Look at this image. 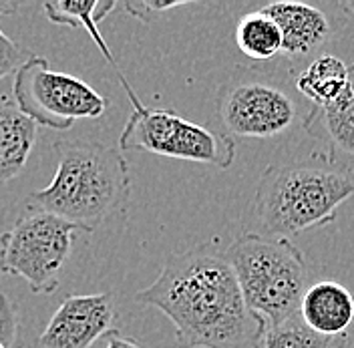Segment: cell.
I'll return each mask as SVG.
<instances>
[{
  "label": "cell",
  "instance_id": "cell-18",
  "mask_svg": "<svg viewBox=\"0 0 354 348\" xmlns=\"http://www.w3.org/2000/svg\"><path fill=\"white\" fill-rule=\"evenodd\" d=\"M0 342L6 348H21L19 308L6 294H0Z\"/></svg>",
  "mask_w": 354,
  "mask_h": 348
},
{
  "label": "cell",
  "instance_id": "cell-20",
  "mask_svg": "<svg viewBox=\"0 0 354 348\" xmlns=\"http://www.w3.org/2000/svg\"><path fill=\"white\" fill-rule=\"evenodd\" d=\"M30 55H26L21 48V44H17L2 28H0V81L6 79L8 75H15L19 71V66L28 59Z\"/></svg>",
  "mask_w": 354,
  "mask_h": 348
},
{
  "label": "cell",
  "instance_id": "cell-13",
  "mask_svg": "<svg viewBox=\"0 0 354 348\" xmlns=\"http://www.w3.org/2000/svg\"><path fill=\"white\" fill-rule=\"evenodd\" d=\"M37 143V123L10 99L0 101V185L22 174Z\"/></svg>",
  "mask_w": 354,
  "mask_h": 348
},
{
  "label": "cell",
  "instance_id": "cell-11",
  "mask_svg": "<svg viewBox=\"0 0 354 348\" xmlns=\"http://www.w3.org/2000/svg\"><path fill=\"white\" fill-rule=\"evenodd\" d=\"M348 75L344 95L330 107L312 111L304 129L322 145L328 159L354 165V65L348 66Z\"/></svg>",
  "mask_w": 354,
  "mask_h": 348
},
{
  "label": "cell",
  "instance_id": "cell-4",
  "mask_svg": "<svg viewBox=\"0 0 354 348\" xmlns=\"http://www.w3.org/2000/svg\"><path fill=\"white\" fill-rule=\"evenodd\" d=\"M216 107L230 137L258 141H278L304 129L314 111L290 71L245 65L230 71L218 89Z\"/></svg>",
  "mask_w": 354,
  "mask_h": 348
},
{
  "label": "cell",
  "instance_id": "cell-10",
  "mask_svg": "<svg viewBox=\"0 0 354 348\" xmlns=\"http://www.w3.org/2000/svg\"><path fill=\"white\" fill-rule=\"evenodd\" d=\"M262 10L280 26V55H284L294 77L330 43L340 24L334 19L336 15H330L326 8L304 2H270Z\"/></svg>",
  "mask_w": 354,
  "mask_h": 348
},
{
  "label": "cell",
  "instance_id": "cell-22",
  "mask_svg": "<svg viewBox=\"0 0 354 348\" xmlns=\"http://www.w3.org/2000/svg\"><path fill=\"white\" fill-rule=\"evenodd\" d=\"M22 6H24V2H10V0H0V15H6V17H10V15L19 12Z\"/></svg>",
  "mask_w": 354,
  "mask_h": 348
},
{
  "label": "cell",
  "instance_id": "cell-7",
  "mask_svg": "<svg viewBox=\"0 0 354 348\" xmlns=\"http://www.w3.org/2000/svg\"><path fill=\"white\" fill-rule=\"evenodd\" d=\"M81 232L85 230L66 219L26 208L17 223L0 236V272L22 278L32 294H53L75 236Z\"/></svg>",
  "mask_w": 354,
  "mask_h": 348
},
{
  "label": "cell",
  "instance_id": "cell-8",
  "mask_svg": "<svg viewBox=\"0 0 354 348\" xmlns=\"http://www.w3.org/2000/svg\"><path fill=\"white\" fill-rule=\"evenodd\" d=\"M12 101L37 125L48 129H71L79 119H99L107 101L83 79L59 73L48 61L30 55L15 73Z\"/></svg>",
  "mask_w": 354,
  "mask_h": 348
},
{
  "label": "cell",
  "instance_id": "cell-16",
  "mask_svg": "<svg viewBox=\"0 0 354 348\" xmlns=\"http://www.w3.org/2000/svg\"><path fill=\"white\" fill-rule=\"evenodd\" d=\"M234 39L238 48L250 61L264 63L272 61L282 53V33L272 17H268L262 8L254 12H245L236 24Z\"/></svg>",
  "mask_w": 354,
  "mask_h": 348
},
{
  "label": "cell",
  "instance_id": "cell-19",
  "mask_svg": "<svg viewBox=\"0 0 354 348\" xmlns=\"http://www.w3.org/2000/svg\"><path fill=\"white\" fill-rule=\"evenodd\" d=\"M189 2H167V0H127L125 10L133 19L141 21L143 24H151L167 10H176L181 6H187Z\"/></svg>",
  "mask_w": 354,
  "mask_h": 348
},
{
  "label": "cell",
  "instance_id": "cell-5",
  "mask_svg": "<svg viewBox=\"0 0 354 348\" xmlns=\"http://www.w3.org/2000/svg\"><path fill=\"white\" fill-rule=\"evenodd\" d=\"M225 258L236 272L245 304L268 327L300 312L308 288V264L294 241L284 236L243 232L227 246Z\"/></svg>",
  "mask_w": 354,
  "mask_h": 348
},
{
  "label": "cell",
  "instance_id": "cell-3",
  "mask_svg": "<svg viewBox=\"0 0 354 348\" xmlns=\"http://www.w3.org/2000/svg\"><path fill=\"white\" fill-rule=\"evenodd\" d=\"M353 196L354 165L314 153L304 161L268 165L252 208L264 236L288 238L332 223L338 208Z\"/></svg>",
  "mask_w": 354,
  "mask_h": 348
},
{
  "label": "cell",
  "instance_id": "cell-1",
  "mask_svg": "<svg viewBox=\"0 0 354 348\" xmlns=\"http://www.w3.org/2000/svg\"><path fill=\"white\" fill-rule=\"evenodd\" d=\"M176 327V348H262L268 322L245 304L218 239L171 254L157 280L139 290Z\"/></svg>",
  "mask_w": 354,
  "mask_h": 348
},
{
  "label": "cell",
  "instance_id": "cell-15",
  "mask_svg": "<svg viewBox=\"0 0 354 348\" xmlns=\"http://www.w3.org/2000/svg\"><path fill=\"white\" fill-rule=\"evenodd\" d=\"M117 2L113 0H91V2H71V0H50L44 2L43 10L46 19L55 24L61 26H71V28H81L88 35V39L97 44V48L101 51V55L105 57V61L109 63L115 73L119 75V66L109 51V46L105 43L101 30H99V22H103L111 12L115 10Z\"/></svg>",
  "mask_w": 354,
  "mask_h": 348
},
{
  "label": "cell",
  "instance_id": "cell-6",
  "mask_svg": "<svg viewBox=\"0 0 354 348\" xmlns=\"http://www.w3.org/2000/svg\"><path fill=\"white\" fill-rule=\"evenodd\" d=\"M119 83L131 103V115L119 135L121 152H141L167 159L196 161L227 170L236 159V143L230 135L181 117L174 109H155L139 101L125 75Z\"/></svg>",
  "mask_w": 354,
  "mask_h": 348
},
{
  "label": "cell",
  "instance_id": "cell-17",
  "mask_svg": "<svg viewBox=\"0 0 354 348\" xmlns=\"http://www.w3.org/2000/svg\"><path fill=\"white\" fill-rule=\"evenodd\" d=\"M346 336H324L314 332L302 320L300 314L288 320L268 327L264 336V348H344Z\"/></svg>",
  "mask_w": 354,
  "mask_h": 348
},
{
  "label": "cell",
  "instance_id": "cell-12",
  "mask_svg": "<svg viewBox=\"0 0 354 348\" xmlns=\"http://www.w3.org/2000/svg\"><path fill=\"white\" fill-rule=\"evenodd\" d=\"M298 314L318 334L346 336L354 322V296L342 284L320 280L306 288Z\"/></svg>",
  "mask_w": 354,
  "mask_h": 348
},
{
  "label": "cell",
  "instance_id": "cell-23",
  "mask_svg": "<svg viewBox=\"0 0 354 348\" xmlns=\"http://www.w3.org/2000/svg\"><path fill=\"white\" fill-rule=\"evenodd\" d=\"M338 8H340L344 15L354 17V0H342V2H338Z\"/></svg>",
  "mask_w": 354,
  "mask_h": 348
},
{
  "label": "cell",
  "instance_id": "cell-9",
  "mask_svg": "<svg viewBox=\"0 0 354 348\" xmlns=\"http://www.w3.org/2000/svg\"><path fill=\"white\" fill-rule=\"evenodd\" d=\"M115 318L117 310L111 292L71 294L46 322L37 348H95L115 330Z\"/></svg>",
  "mask_w": 354,
  "mask_h": 348
},
{
  "label": "cell",
  "instance_id": "cell-14",
  "mask_svg": "<svg viewBox=\"0 0 354 348\" xmlns=\"http://www.w3.org/2000/svg\"><path fill=\"white\" fill-rule=\"evenodd\" d=\"M348 81V65L342 59L326 53L312 59L294 77V85L298 93L314 109H324L334 105L344 95Z\"/></svg>",
  "mask_w": 354,
  "mask_h": 348
},
{
  "label": "cell",
  "instance_id": "cell-21",
  "mask_svg": "<svg viewBox=\"0 0 354 348\" xmlns=\"http://www.w3.org/2000/svg\"><path fill=\"white\" fill-rule=\"evenodd\" d=\"M105 348H145L143 345H139L135 338L129 336H123L119 330H113L107 336V347Z\"/></svg>",
  "mask_w": 354,
  "mask_h": 348
},
{
  "label": "cell",
  "instance_id": "cell-2",
  "mask_svg": "<svg viewBox=\"0 0 354 348\" xmlns=\"http://www.w3.org/2000/svg\"><path fill=\"white\" fill-rule=\"evenodd\" d=\"M53 181L26 197L28 208L66 219L91 234L131 194L129 163L121 149L97 139L75 137L53 143Z\"/></svg>",
  "mask_w": 354,
  "mask_h": 348
}]
</instances>
